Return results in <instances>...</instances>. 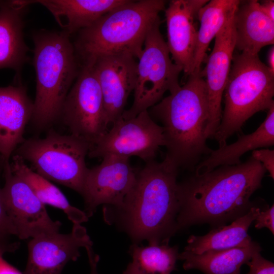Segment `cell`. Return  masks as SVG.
<instances>
[{"mask_svg": "<svg viewBox=\"0 0 274 274\" xmlns=\"http://www.w3.org/2000/svg\"><path fill=\"white\" fill-rule=\"evenodd\" d=\"M260 252L254 253L246 263L250 268L248 274H274L273 263L263 257Z\"/></svg>", "mask_w": 274, "mask_h": 274, "instance_id": "cell-28", "label": "cell"}, {"mask_svg": "<svg viewBox=\"0 0 274 274\" xmlns=\"http://www.w3.org/2000/svg\"><path fill=\"white\" fill-rule=\"evenodd\" d=\"M255 227L257 229L268 228L274 234V206L273 204L266 210L260 211L255 220Z\"/></svg>", "mask_w": 274, "mask_h": 274, "instance_id": "cell-30", "label": "cell"}, {"mask_svg": "<svg viewBox=\"0 0 274 274\" xmlns=\"http://www.w3.org/2000/svg\"><path fill=\"white\" fill-rule=\"evenodd\" d=\"M123 274H144L137 267L135 264L132 262H129Z\"/></svg>", "mask_w": 274, "mask_h": 274, "instance_id": "cell-34", "label": "cell"}, {"mask_svg": "<svg viewBox=\"0 0 274 274\" xmlns=\"http://www.w3.org/2000/svg\"><path fill=\"white\" fill-rule=\"evenodd\" d=\"M30 239L23 274H61L68 262L78 259L81 248L92 246L86 228L80 224H73L68 234L57 232Z\"/></svg>", "mask_w": 274, "mask_h": 274, "instance_id": "cell-14", "label": "cell"}, {"mask_svg": "<svg viewBox=\"0 0 274 274\" xmlns=\"http://www.w3.org/2000/svg\"><path fill=\"white\" fill-rule=\"evenodd\" d=\"M6 1H0V8L5 4Z\"/></svg>", "mask_w": 274, "mask_h": 274, "instance_id": "cell-36", "label": "cell"}, {"mask_svg": "<svg viewBox=\"0 0 274 274\" xmlns=\"http://www.w3.org/2000/svg\"><path fill=\"white\" fill-rule=\"evenodd\" d=\"M267 66L274 73V47L272 46L269 50L267 55Z\"/></svg>", "mask_w": 274, "mask_h": 274, "instance_id": "cell-35", "label": "cell"}, {"mask_svg": "<svg viewBox=\"0 0 274 274\" xmlns=\"http://www.w3.org/2000/svg\"><path fill=\"white\" fill-rule=\"evenodd\" d=\"M161 20L148 31L137 62L136 79L132 106L122 118L128 119L148 110L159 101L166 91L172 93L180 85L182 68L173 62L166 42L159 29Z\"/></svg>", "mask_w": 274, "mask_h": 274, "instance_id": "cell-8", "label": "cell"}, {"mask_svg": "<svg viewBox=\"0 0 274 274\" xmlns=\"http://www.w3.org/2000/svg\"><path fill=\"white\" fill-rule=\"evenodd\" d=\"M89 61L93 64L108 122L113 124L122 117L128 97L133 91L137 62L133 56L123 53L102 55Z\"/></svg>", "mask_w": 274, "mask_h": 274, "instance_id": "cell-15", "label": "cell"}, {"mask_svg": "<svg viewBox=\"0 0 274 274\" xmlns=\"http://www.w3.org/2000/svg\"><path fill=\"white\" fill-rule=\"evenodd\" d=\"M36 94L31 122L42 130L60 119L66 97L80 66L70 36L42 30L32 35Z\"/></svg>", "mask_w": 274, "mask_h": 274, "instance_id": "cell-4", "label": "cell"}, {"mask_svg": "<svg viewBox=\"0 0 274 274\" xmlns=\"http://www.w3.org/2000/svg\"><path fill=\"white\" fill-rule=\"evenodd\" d=\"M128 0L31 1L46 8L69 36L85 28Z\"/></svg>", "mask_w": 274, "mask_h": 274, "instance_id": "cell-20", "label": "cell"}, {"mask_svg": "<svg viewBox=\"0 0 274 274\" xmlns=\"http://www.w3.org/2000/svg\"><path fill=\"white\" fill-rule=\"evenodd\" d=\"M90 148V144L81 138L50 130L43 138L25 140L13 154L29 162L33 170L48 180L81 195Z\"/></svg>", "mask_w": 274, "mask_h": 274, "instance_id": "cell-7", "label": "cell"}, {"mask_svg": "<svg viewBox=\"0 0 274 274\" xmlns=\"http://www.w3.org/2000/svg\"><path fill=\"white\" fill-rule=\"evenodd\" d=\"M30 4V1H6L0 8V69L11 68L18 75L29 59V48L23 38V19Z\"/></svg>", "mask_w": 274, "mask_h": 274, "instance_id": "cell-18", "label": "cell"}, {"mask_svg": "<svg viewBox=\"0 0 274 274\" xmlns=\"http://www.w3.org/2000/svg\"><path fill=\"white\" fill-rule=\"evenodd\" d=\"M0 252V274H23L19 270L7 262Z\"/></svg>", "mask_w": 274, "mask_h": 274, "instance_id": "cell-32", "label": "cell"}, {"mask_svg": "<svg viewBox=\"0 0 274 274\" xmlns=\"http://www.w3.org/2000/svg\"><path fill=\"white\" fill-rule=\"evenodd\" d=\"M261 251L259 244L253 242L248 247L208 251L199 254L184 251L179 254L178 259L184 261L185 270L198 269L204 274H240L242 266L254 253Z\"/></svg>", "mask_w": 274, "mask_h": 274, "instance_id": "cell-23", "label": "cell"}, {"mask_svg": "<svg viewBox=\"0 0 274 274\" xmlns=\"http://www.w3.org/2000/svg\"><path fill=\"white\" fill-rule=\"evenodd\" d=\"M235 49L258 55L263 47L274 43V21L267 16L256 0L241 1L234 15Z\"/></svg>", "mask_w": 274, "mask_h": 274, "instance_id": "cell-19", "label": "cell"}, {"mask_svg": "<svg viewBox=\"0 0 274 274\" xmlns=\"http://www.w3.org/2000/svg\"><path fill=\"white\" fill-rule=\"evenodd\" d=\"M252 157L259 161L269 176L274 179V150L269 149H256L252 153Z\"/></svg>", "mask_w": 274, "mask_h": 274, "instance_id": "cell-29", "label": "cell"}, {"mask_svg": "<svg viewBox=\"0 0 274 274\" xmlns=\"http://www.w3.org/2000/svg\"><path fill=\"white\" fill-rule=\"evenodd\" d=\"M208 114L207 87L200 72L188 76L183 86L151 107V116L163 129L164 159L178 170H194L211 152L205 134Z\"/></svg>", "mask_w": 274, "mask_h": 274, "instance_id": "cell-3", "label": "cell"}, {"mask_svg": "<svg viewBox=\"0 0 274 274\" xmlns=\"http://www.w3.org/2000/svg\"><path fill=\"white\" fill-rule=\"evenodd\" d=\"M273 145L274 105L267 110L265 119L256 130L239 136L237 140L232 144L212 150L208 157L196 166L194 174L210 172L220 166L239 164L241 157L247 152Z\"/></svg>", "mask_w": 274, "mask_h": 274, "instance_id": "cell-21", "label": "cell"}, {"mask_svg": "<svg viewBox=\"0 0 274 274\" xmlns=\"http://www.w3.org/2000/svg\"><path fill=\"white\" fill-rule=\"evenodd\" d=\"M88 257V261L90 266V274H98L97 269V265L99 257L98 255L94 253L92 246L85 248Z\"/></svg>", "mask_w": 274, "mask_h": 274, "instance_id": "cell-31", "label": "cell"}, {"mask_svg": "<svg viewBox=\"0 0 274 274\" xmlns=\"http://www.w3.org/2000/svg\"><path fill=\"white\" fill-rule=\"evenodd\" d=\"M102 159L100 164L88 168L84 182L81 195L88 218L99 205L121 207L136 180L137 172L129 158L107 155Z\"/></svg>", "mask_w": 274, "mask_h": 274, "instance_id": "cell-12", "label": "cell"}, {"mask_svg": "<svg viewBox=\"0 0 274 274\" xmlns=\"http://www.w3.org/2000/svg\"><path fill=\"white\" fill-rule=\"evenodd\" d=\"M112 125L91 145L89 157L102 158L115 155L129 158L137 156L147 163L154 160L159 148L164 146L163 129L148 110L130 119L121 117Z\"/></svg>", "mask_w": 274, "mask_h": 274, "instance_id": "cell-10", "label": "cell"}, {"mask_svg": "<svg viewBox=\"0 0 274 274\" xmlns=\"http://www.w3.org/2000/svg\"><path fill=\"white\" fill-rule=\"evenodd\" d=\"M235 12L215 37L213 49L206 66L200 71L208 95L209 114L205 131L207 139L214 138L222 118L221 102L235 49Z\"/></svg>", "mask_w": 274, "mask_h": 274, "instance_id": "cell-13", "label": "cell"}, {"mask_svg": "<svg viewBox=\"0 0 274 274\" xmlns=\"http://www.w3.org/2000/svg\"><path fill=\"white\" fill-rule=\"evenodd\" d=\"M4 160L0 155V175L4 169ZM15 235L7 216L0 188V252H14L19 247V243L10 242V236Z\"/></svg>", "mask_w": 274, "mask_h": 274, "instance_id": "cell-27", "label": "cell"}, {"mask_svg": "<svg viewBox=\"0 0 274 274\" xmlns=\"http://www.w3.org/2000/svg\"><path fill=\"white\" fill-rule=\"evenodd\" d=\"M132 261L144 274H170L176 270L178 247L168 243L139 246L133 244L129 248Z\"/></svg>", "mask_w": 274, "mask_h": 274, "instance_id": "cell-26", "label": "cell"}, {"mask_svg": "<svg viewBox=\"0 0 274 274\" xmlns=\"http://www.w3.org/2000/svg\"><path fill=\"white\" fill-rule=\"evenodd\" d=\"M223 95L224 109L214 136L219 147L253 115L274 105V73L258 55L233 54Z\"/></svg>", "mask_w": 274, "mask_h": 274, "instance_id": "cell-6", "label": "cell"}, {"mask_svg": "<svg viewBox=\"0 0 274 274\" xmlns=\"http://www.w3.org/2000/svg\"><path fill=\"white\" fill-rule=\"evenodd\" d=\"M260 211L259 207L252 206L245 214L234 220L230 225L218 226L202 236L191 235L184 251L199 254L208 251L249 246L253 241L248 233V229Z\"/></svg>", "mask_w": 274, "mask_h": 274, "instance_id": "cell-22", "label": "cell"}, {"mask_svg": "<svg viewBox=\"0 0 274 274\" xmlns=\"http://www.w3.org/2000/svg\"><path fill=\"white\" fill-rule=\"evenodd\" d=\"M33 110V102L24 86L0 87V155L5 163L10 162L11 156L25 140V128Z\"/></svg>", "mask_w": 274, "mask_h": 274, "instance_id": "cell-17", "label": "cell"}, {"mask_svg": "<svg viewBox=\"0 0 274 274\" xmlns=\"http://www.w3.org/2000/svg\"><path fill=\"white\" fill-rule=\"evenodd\" d=\"M10 166L12 172L28 185L43 204L61 210L73 224H81L88 221L84 211L72 206L58 187L29 167L21 157L13 154Z\"/></svg>", "mask_w": 274, "mask_h": 274, "instance_id": "cell-24", "label": "cell"}, {"mask_svg": "<svg viewBox=\"0 0 274 274\" xmlns=\"http://www.w3.org/2000/svg\"><path fill=\"white\" fill-rule=\"evenodd\" d=\"M163 0L130 1L105 14L90 26L78 31L73 44L82 62L98 56L128 54L138 59L146 36L160 21L165 9Z\"/></svg>", "mask_w": 274, "mask_h": 274, "instance_id": "cell-5", "label": "cell"}, {"mask_svg": "<svg viewBox=\"0 0 274 274\" xmlns=\"http://www.w3.org/2000/svg\"><path fill=\"white\" fill-rule=\"evenodd\" d=\"M240 2L238 0L209 1L199 10L197 19L200 26L197 33L192 73L201 71V66L211 42L235 11Z\"/></svg>", "mask_w": 274, "mask_h": 274, "instance_id": "cell-25", "label": "cell"}, {"mask_svg": "<svg viewBox=\"0 0 274 274\" xmlns=\"http://www.w3.org/2000/svg\"><path fill=\"white\" fill-rule=\"evenodd\" d=\"M178 172L164 159L146 163L123 204L114 208L118 222L134 244L168 243L178 231Z\"/></svg>", "mask_w": 274, "mask_h": 274, "instance_id": "cell-2", "label": "cell"}, {"mask_svg": "<svg viewBox=\"0 0 274 274\" xmlns=\"http://www.w3.org/2000/svg\"><path fill=\"white\" fill-rule=\"evenodd\" d=\"M71 134L91 145L109 130L102 94L92 61L83 62L60 117Z\"/></svg>", "mask_w": 274, "mask_h": 274, "instance_id": "cell-9", "label": "cell"}, {"mask_svg": "<svg viewBox=\"0 0 274 274\" xmlns=\"http://www.w3.org/2000/svg\"><path fill=\"white\" fill-rule=\"evenodd\" d=\"M5 184L2 193L6 213L15 235L21 239L59 232L61 223L49 217L45 205L32 189L4 164Z\"/></svg>", "mask_w": 274, "mask_h": 274, "instance_id": "cell-11", "label": "cell"}, {"mask_svg": "<svg viewBox=\"0 0 274 274\" xmlns=\"http://www.w3.org/2000/svg\"><path fill=\"white\" fill-rule=\"evenodd\" d=\"M260 6L264 12L271 19L274 21V1L273 0H265L260 3Z\"/></svg>", "mask_w": 274, "mask_h": 274, "instance_id": "cell-33", "label": "cell"}, {"mask_svg": "<svg viewBox=\"0 0 274 274\" xmlns=\"http://www.w3.org/2000/svg\"><path fill=\"white\" fill-rule=\"evenodd\" d=\"M266 170L250 157L244 162L194 174L178 183V231L207 223L218 226L245 214L253 193L261 186Z\"/></svg>", "mask_w": 274, "mask_h": 274, "instance_id": "cell-1", "label": "cell"}, {"mask_svg": "<svg viewBox=\"0 0 274 274\" xmlns=\"http://www.w3.org/2000/svg\"><path fill=\"white\" fill-rule=\"evenodd\" d=\"M208 1L172 0L164 10L170 54L187 77L193 70L197 33L195 20L198 11Z\"/></svg>", "mask_w": 274, "mask_h": 274, "instance_id": "cell-16", "label": "cell"}]
</instances>
